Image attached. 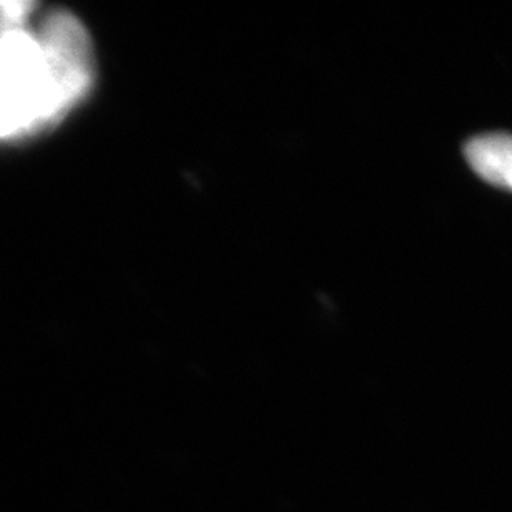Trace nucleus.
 Listing matches in <instances>:
<instances>
[{"label":"nucleus","instance_id":"obj_1","mask_svg":"<svg viewBox=\"0 0 512 512\" xmlns=\"http://www.w3.org/2000/svg\"><path fill=\"white\" fill-rule=\"evenodd\" d=\"M95 49L77 14L2 2V138L27 140L62 121L92 92Z\"/></svg>","mask_w":512,"mask_h":512},{"label":"nucleus","instance_id":"obj_2","mask_svg":"<svg viewBox=\"0 0 512 512\" xmlns=\"http://www.w3.org/2000/svg\"><path fill=\"white\" fill-rule=\"evenodd\" d=\"M469 165L481 178L512 191V135L489 133L476 136L464 148Z\"/></svg>","mask_w":512,"mask_h":512}]
</instances>
